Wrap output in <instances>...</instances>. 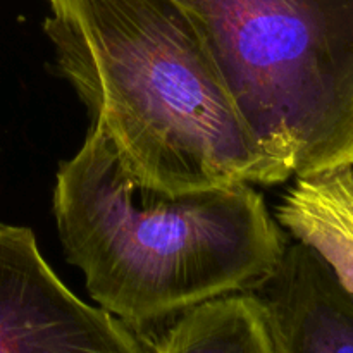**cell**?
Returning a JSON list of instances; mask_svg holds the SVG:
<instances>
[{
  "label": "cell",
  "instance_id": "6da1fadb",
  "mask_svg": "<svg viewBox=\"0 0 353 353\" xmlns=\"http://www.w3.org/2000/svg\"><path fill=\"white\" fill-rule=\"evenodd\" d=\"M43 31L124 171L171 193L290 179L174 0H47Z\"/></svg>",
  "mask_w": 353,
  "mask_h": 353
},
{
  "label": "cell",
  "instance_id": "7a4b0ae2",
  "mask_svg": "<svg viewBox=\"0 0 353 353\" xmlns=\"http://www.w3.org/2000/svg\"><path fill=\"white\" fill-rule=\"evenodd\" d=\"M52 209L65 261L85 274L90 296L138 331L255 292L288 247L254 185L154 190L124 171L95 126L59 165Z\"/></svg>",
  "mask_w": 353,
  "mask_h": 353
},
{
  "label": "cell",
  "instance_id": "3957f363",
  "mask_svg": "<svg viewBox=\"0 0 353 353\" xmlns=\"http://www.w3.org/2000/svg\"><path fill=\"white\" fill-rule=\"evenodd\" d=\"M288 178L353 165V0H174Z\"/></svg>",
  "mask_w": 353,
  "mask_h": 353
},
{
  "label": "cell",
  "instance_id": "277c9868",
  "mask_svg": "<svg viewBox=\"0 0 353 353\" xmlns=\"http://www.w3.org/2000/svg\"><path fill=\"white\" fill-rule=\"evenodd\" d=\"M0 353H152L133 327L79 300L30 228L0 224Z\"/></svg>",
  "mask_w": 353,
  "mask_h": 353
},
{
  "label": "cell",
  "instance_id": "5b68a950",
  "mask_svg": "<svg viewBox=\"0 0 353 353\" xmlns=\"http://www.w3.org/2000/svg\"><path fill=\"white\" fill-rule=\"evenodd\" d=\"M255 293L276 353H353V295L307 245L288 243Z\"/></svg>",
  "mask_w": 353,
  "mask_h": 353
},
{
  "label": "cell",
  "instance_id": "8992f818",
  "mask_svg": "<svg viewBox=\"0 0 353 353\" xmlns=\"http://www.w3.org/2000/svg\"><path fill=\"white\" fill-rule=\"evenodd\" d=\"M276 219L296 241L312 248L353 295V165L296 176L276 209Z\"/></svg>",
  "mask_w": 353,
  "mask_h": 353
},
{
  "label": "cell",
  "instance_id": "52a82bcc",
  "mask_svg": "<svg viewBox=\"0 0 353 353\" xmlns=\"http://www.w3.org/2000/svg\"><path fill=\"white\" fill-rule=\"evenodd\" d=\"M152 353H276L268 312L255 292L207 300L174 317Z\"/></svg>",
  "mask_w": 353,
  "mask_h": 353
}]
</instances>
